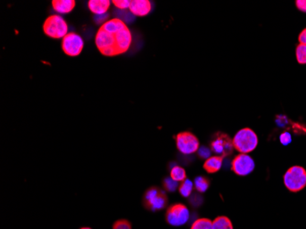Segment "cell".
<instances>
[{
    "instance_id": "12",
    "label": "cell",
    "mask_w": 306,
    "mask_h": 229,
    "mask_svg": "<svg viewBox=\"0 0 306 229\" xmlns=\"http://www.w3.org/2000/svg\"><path fill=\"white\" fill-rule=\"evenodd\" d=\"M110 4L109 0H90L88 1V9L95 15L106 14Z\"/></svg>"
},
{
    "instance_id": "22",
    "label": "cell",
    "mask_w": 306,
    "mask_h": 229,
    "mask_svg": "<svg viewBox=\"0 0 306 229\" xmlns=\"http://www.w3.org/2000/svg\"><path fill=\"white\" fill-rule=\"evenodd\" d=\"M162 186H163L164 190L169 192V193H172V192H175L176 189L179 187V185H178V181L171 179L170 177H167L162 181Z\"/></svg>"
},
{
    "instance_id": "10",
    "label": "cell",
    "mask_w": 306,
    "mask_h": 229,
    "mask_svg": "<svg viewBox=\"0 0 306 229\" xmlns=\"http://www.w3.org/2000/svg\"><path fill=\"white\" fill-rule=\"evenodd\" d=\"M232 171L239 176L250 174L255 169V161L248 154H238L232 161Z\"/></svg>"
},
{
    "instance_id": "20",
    "label": "cell",
    "mask_w": 306,
    "mask_h": 229,
    "mask_svg": "<svg viewBox=\"0 0 306 229\" xmlns=\"http://www.w3.org/2000/svg\"><path fill=\"white\" fill-rule=\"evenodd\" d=\"M213 221L208 218H199L194 222L191 229H212Z\"/></svg>"
},
{
    "instance_id": "13",
    "label": "cell",
    "mask_w": 306,
    "mask_h": 229,
    "mask_svg": "<svg viewBox=\"0 0 306 229\" xmlns=\"http://www.w3.org/2000/svg\"><path fill=\"white\" fill-rule=\"evenodd\" d=\"M54 10L61 13V14H67L73 11L75 7L74 0H54L52 2Z\"/></svg>"
},
{
    "instance_id": "5",
    "label": "cell",
    "mask_w": 306,
    "mask_h": 229,
    "mask_svg": "<svg viewBox=\"0 0 306 229\" xmlns=\"http://www.w3.org/2000/svg\"><path fill=\"white\" fill-rule=\"evenodd\" d=\"M44 33L52 39H63L68 34V25L63 17L51 15L44 21L42 26Z\"/></svg>"
},
{
    "instance_id": "2",
    "label": "cell",
    "mask_w": 306,
    "mask_h": 229,
    "mask_svg": "<svg viewBox=\"0 0 306 229\" xmlns=\"http://www.w3.org/2000/svg\"><path fill=\"white\" fill-rule=\"evenodd\" d=\"M257 134L251 128L244 127L234 136V149L241 154H248L257 148Z\"/></svg>"
},
{
    "instance_id": "25",
    "label": "cell",
    "mask_w": 306,
    "mask_h": 229,
    "mask_svg": "<svg viewBox=\"0 0 306 229\" xmlns=\"http://www.w3.org/2000/svg\"><path fill=\"white\" fill-rule=\"evenodd\" d=\"M108 18H109V14H107V13L102 15H95L94 16V21H95L96 24L102 26L103 24H105L106 22L109 20Z\"/></svg>"
},
{
    "instance_id": "4",
    "label": "cell",
    "mask_w": 306,
    "mask_h": 229,
    "mask_svg": "<svg viewBox=\"0 0 306 229\" xmlns=\"http://www.w3.org/2000/svg\"><path fill=\"white\" fill-rule=\"evenodd\" d=\"M143 205L152 212L164 209L168 204V196L165 192L157 186H151L144 193Z\"/></svg>"
},
{
    "instance_id": "28",
    "label": "cell",
    "mask_w": 306,
    "mask_h": 229,
    "mask_svg": "<svg viewBox=\"0 0 306 229\" xmlns=\"http://www.w3.org/2000/svg\"><path fill=\"white\" fill-rule=\"evenodd\" d=\"M295 5L298 10L306 13V0H297Z\"/></svg>"
},
{
    "instance_id": "21",
    "label": "cell",
    "mask_w": 306,
    "mask_h": 229,
    "mask_svg": "<svg viewBox=\"0 0 306 229\" xmlns=\"http://www.w3.org/2000/svg\"><path fill=\"white\" fill-rule=\"evenodd\" d=\"M297 62L300 64H306V45L299 44L295 51Z\"/></svg>"
},
{
    "instance_id": "7",
    "label": "cell",
    "mask_w": 306,
    "mask_h": 229,
    "mask_svg": "<svg viewBox=\"0 0 306 229\" xmlns=\"http://www.w3.org/2000/svg\"><path fill=\"white\" fill-rule=\"evenodd\" d=\"M189 210L183 204L170 205L166 212V221L172 226L184 225L189 221Z\"/></svg>"
},
{
    "instance_id": "26",
    "label": "cell",
    "mask_w": 306,
    "mask_h": 229,
    "mask_svg": "<svg viewBox=\"0 0 306 229\" xmlns=\"http://www.w3.org/2000/svg\"><path fill=\"white\" fill-rule=\"evenodd\" d=\"M292 140V135L289 132H283V133L281 134V136H280V142L284 146L291 144Z\"/></svg>"
},
{
    "instance_id": "3",
    "label": "cell",
    "mask_w": 306,
    "mask_h": 229,
    "mask_svg": "<svg viewBox=\"0 0 306 229\" xmlns=\"http://www.w3.org/2000/svg\"><path fill=\"white\" fill-rule=\"evenodd\" d=\"M283 182L288 190L298 193L306 186V170L301 166H292L283 176Z\"/></svg>"
},
{
    "instance_id": "27",
    "label": "cell",
    "mask_w": 306,
    "mask_h": 229,
    "mask_svg": "<svg viewBox=\"0 0 306 229\" xmlns=\"http://www.w3.org/2000/svg\"><path fill=\"white\" fill-rule=\"evenodd\" d=\"M210 154H211V150H209L208 148H206V147H202L198 150V156L202 159L207 160L209 157H211Z\"/></svg>"
},
{
    "instance_id": "16",
    "label": "cell",
    "mask_w": 306,
    "mask_h": 229,
    "mask_svg": "<svg viewBox=\"0 0 306 229\" xmlns=\"http://www.w3.org/2000/svg\"><path fill=\"white\" fill-rule=\"evenodd\" d=\"M170 178L176 181H184L186 178V171L181 166L175 165L170 170Z\"/></svg>"
},
{
    "instance_id": "15",
    "label": "cell",
    "mask_w": 306,
    "mask_h": 229,
    "mask_svg": "<svg viewBox=\"0 0 306 229\" xmlns=\"http://www.w3.org/2000/svg\"><path fill=\"white\" fill-rule=\"evenodd\" d=\"M212 229H234V226L229 217L221 215L213 221Z\"/></svg>"
},
{
    "instance_id": "14",
    "label": "cell",
    "mask_w": 306,
    "mask_h": 229,
    "mask_svg": "<svg viewBox=\"0 0 306 229\" xmlns=\"http://www.w3.org/2000/svg\"><path fill=\"white\" fill-rule=\"evenodd\" d=\"M223 159L220 156L209 157L206 161H204V171L208 173H215L220 171L223 164Z\"/></svg>"
},
{
    "instance_id": "18",
    "label": "cell",
    "mask_w": 306,
    "mask_h": 229,
    "mask_svg": "<svg viewBox=\"0 0 306 229\" xmlns=\"http://www.w3.org/2000/svg\"><path fill=\"white\" fill-rule=\"evenodd\" d=\"M193 189H194V185H193L192 180L189 179H185L184 181L181 182V185L179 186V193L182 196H184L185 198L189 197L193 192Z\"/></svg>"
},
{
    "instance_id": "24",
    "label": "cell",
    "mask_w": 306,
    "mask_h": 229,
    "mask_svg": "<svg viewBox=\"0 0 306 229\" xmlns=\"http://www.w3.org/2000/svg\"><path fill=\"white\" fill-rule=\"evenodd\" d=\"M113 4L119 10H126L129 9L130 1L127 0H114Z\"/></svg>"
},
{
    "instance_id": "6",
    "label": "cell",
    "mask_w": 306,
    "mask_h": 229,
    "mask_svg": "<svg viewBox=\"0 0 306 229\" xmlns=\"http://www.w3.org/2000/svg\"><path fill=\"white\" fill-rule=\"evenodd\" d=\"M210 150L213 151L216 156L222 158L229 156L232 154L234 151L233 141L228 134L222 132L215 133L210 142Z\"/></svg>"
},
{
    "instance_id": "9",
    "label": "cell",
    "mask_w": 306,
    "mask_h": 229,
    "mask_svg": "<svg viewBox=\"0 0 306 229\" xmlns=\"http://www.w3.org/2000/svg\"><path fill=\"white\" fill-rule=\"evenodd\" d=\"M83 49V40L80 35L75 32H69L62 40V50L63 53L75 57L81 54Z\"/></svg>"
},
{
    "instance_id": "8",
    "label": "cell",
    "mask_w": 306,
    "mask_h": 229,
    "mask_svg": "<svg viewBox=\"0 0 306 229\" xmlns=\"http://www.w3.org/2000/svg\"><path fill=\"white\" fill-rule=\"evenodd\" d=\"M175 140L177 149L183 154L190 155L199 150V140L191 132H181L176 136Z\"/></svg>"
},
{
    "instance_id": "17",
    "label": "cell",
    "mask_w": 306,
    "mask_h": 229,
    "mask_svg": "<svg viewBox=\"0 0 306 229\" xmlns=\"http://www.w3.org/2000/svg\"><path fill=\"white\" fill-rule=\"evenodd\" d=\"M210 186V180L208 178L204 176H198L195 179V190L199 193H205Z\"/></svg>"
},
{
    "instance_id": "29",
    "label": "cell",
    "mask_w": 306,
    "mask_h": 229,
    "mask_svg": "<svg viewBox=\"0 0 306 229\" xmlns=\"http://www.w3.org/2000/svg\"><path fill=\"white\" fill-rule=\"evenodd\" d=\"M298 39H299L300 44L306 45V28L301 31V33H300L299 37H298Z\"/></svg>"
},
{
    "instance_id": "11",
    "label": "cell",
    "mask_w": 306,
    "mask_h": 229,
    "mask_svg": "<svg viewBox=\"0 0 306 229\" xmlns=\"http://www.w3.org/2000/svg\"><path fill=\"white\" fill-rule=\"evenodd\" d=\"M132 14L136 17H145L151 11V3L149 0H132L129 9Z\"/></svg>"
},
{
    "instance_id": "19",
    "label": "cell",
    "mask_w": 306,
    "mask_h": 229,
    "mask_svg": "<svg viewBox=\"0 0 306 229\" xmlns=\"http://www.w3.org/2000/svg\"><path fill=\"white\" fill-rule=\"evenodd\" d=\"M114 15L116 16L117 19L122 20L126 24V23H130L135 19V16L132 14L130 10H117V11L114 12Z\"/></svg>"
},
{
    "instance_id": "1",
    "label": "cell",
    "mask_w": 306,
    "mask_h": 229,
    "mask_svg": "<svg viewBox=\"0 0 306 229\" xmlns=\"http://www.w3.org/2000/svg\"><path fill=\"white\" fill-rule=\"evenodd\" d=\"M95 41L100 54L114 57L129 50L132 43V31L125 22L114 18L100 26Z\"/></svg>"
},
{
    "instance_id": "30",
    "label": "cell",
    "mask_w": 306,
    "mask_h": 229,
    "mask_svg": "<svg viewBox=\"0 0 306 229\" xmlns=\"http://www.w3.org/2000/svg\"><path fill=\"white\" fill-rule=\"evenodd\" d=\"M81 229H91V228H90V227H83V228H81Z\"/></svg>"
},
{
    "instance_id": "23",
    "label": "cell",
    "mask_w": 306,
    "mask_h": 229,
    "mask_svg": "<svg viewBox=\"0 0 306 229\" xmlns=\"http://www.w3.org/2000/svg\"><path fill=\"white\" fill-rule=\"evenodd\" d=\"M113 229H132V224L126 219L117 220L113 224Z\"/></svg>"
}]
</instances>
